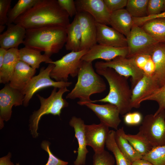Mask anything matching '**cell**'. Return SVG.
<instances>
[{"mask_svg":"<svg viewBox=\"0 0 165 165\" xmlns=\"http://www.w3.org/2000/svg\"><path fill=\"white\" fill-rule=\"evenodd\" d=\"M69 16L56 0H38L32 7L19 16L13 23L25 29L51 26L66 27Z\"/></svg>","mask_w":165,"mask_h":165,"instance_id":"6da1fadb","label":"cell"},{"mask_svg":"<svg viewBox=\"0 0 165 165\" xmlns=\"http://www.w3.org/2000/svg\"><path fill=\"white\" fill-rule=\"evenodd\" d=\"M66 28L51 26L26 29L23 43L25 47L44 52L50 57L59 52L67 39Z\"/></svg>","mask_w":165,"mask_h":165,"instance_id":"7a4b0ae2","label":"cell"},{"mask_svg":"<svg viewBox=\"0 0 165 165\" xmlns=\"http://www.w3.org/2000/svg\"><path fill=\"white\" fill-rule=\"evenodd\" d=\"M96 72L104 76L109 86V91L104 98L90 102L108 103L116 106L120 114L124 115L132 109L130 106L132 90L127 78L120 75L112 68H96Z\"/></svg>","mask_w":165,"mask_h":165,"instance_id":"3957f363","label":"cell"},{"mask_svg":"<svg viewBox=\"0 0 165 165\" xmlns=\"http://www.w3.org/2000/svg\"><path fill=\"white\" fill-rule=\"evenodd\" d=\"M77 76V82L66 98H78L79 100L77 102L78 104L90 101L91 95L101 93L106 89L104 81L95 72L92 62L82 61Z\"/></svg>","mask_w":165,"mask_h":165,"instance_id":"277c9868","label":"cell"},{"mask_svg":"<svg viewBox=\"0 0 165 165\" xmlns=\"http://www.w3.org/2000/svg\"><path fill=\"white\" fill-rule=\"evenodd\" d=\"M57 89L54 88L50 96L47 98L38 94L37 95L40 101V108L33 113L30 119V130L34 138L38 136L37 130L38 123L42 116L51 114L60 116L62 109L68 105V102L63 98V94L69 91L67 87L59 89L58 91Z\"/></svg>","mask_w":165,"mask_h":165,"instance_id":"5b68a950","label":"cell"},{"mask_svg":"<svg viewBox=\"0 0 165 165\" xmlns=\"http://www.w3.org/2000/svg\"><path fill=\"white\" fill-rule=\"evenodd\" d=\"M88 51H71L60 59L51 62L54 66L50 73L51 78L57 82H68L69 75L73 78L77 76L82 62L81 58Z\"/></svg>","mask_w":165,"mask_h":165,"instance_id":"8992f818","label":"cell"},{"mask_svg":"<svg viewBox=\"0 0 165 165\" xmlns=\"http://www.w3.org/2000/svg\"><path fill=\"white\" fill-rule=\"evenodd\" d=\"M152 148L165 145V110L156 115L145 116L138 132Z\"/></svg>","mask_w":165,"mask_h":165,"instance_id":"52a82bcc","label":"cell"},{"mask_svg":"<svg viewBox=\"0 0 165 165\" xmlns=\"http://www.w3.org/2000/svg\"><path fill=\"white\" fill-rule=\"evenodd\" d=\"M54 66L53 64L50 63L46 68L42 67L39 74L34 76L21 91L24 95L23 105L25 107L28 105L34 94L42 89L50 87L60 89L67 87L72 85L71 82H57L51 79L50 73Z\"/></svg>","mask_w":165,"mask_h":165,"instance_id":"ba28073f","label":"cell"},{"mask_svg":"<svg viewBox=\"0 0 165 165\" xmlns=\"http://www.w3.org/2000/svg\"><path fill=\"white\" fill-rule=\"evenodd\" d=\"M95 67L96 68H110L127 78L130 77L131 90L144 75L143 71L138 66L134 58L118 57L110 61H97Z\"/></svg>","mask_w":165,"mask_h":165,"instance_id":"9c48e42d","label":"cell"},{"mask_svg":"<svg viewBox=\"0 0 165 165\" xmlns=\"http://www.w3.org/2000/svg\"><path fill=\"white\" fill-rule=\"evenodd\" d=\"M126 38L128 51L127 57L128 58L143 53L151 55L153 47L158 42L141 27L135 24Z\"/></svg>","mask_w":165,"mask_h":165,"instance_id":"30bf717a","label":"cell"},{"mask_svg":"<svg viewBox=\"0 0 165 165\" xmlns=\"http://www.w3.org/2000/svg\"><path fill=\"white\" fill-rule=\"evenodd\" d=\"M24 95L20 90L6 84L0 90V127L4 126V121H7L11 118L13 106L23 104Z\"/></svg>","mask_w":165,"mask_h":165,"instance_id":"8fae6325","label":"cell"},{"mask_svg":"<svg viewBox=\"0 0 165 165\" xmlns=\"http://www.w3.org/2000/svg\"><path fill=\"white\" fill-rule=\"evenodd\" d=\"M76 16L82 32L81 50H88L97 43L96 22L90 14L86 12H78Z\"/></svg>","mask_w":165,"mask_h":165,"instance_id":"7c38bea8","label":"cell"},{"mask_svg":"<svg viewBox=\"0 0 165 165\" xmlns=\"http://www.w3.org/2000/svg\"><path fill=\"white\" fill-rule=\"evenodd\" d=\"M79 105L86 106L92 111L99 119L100 122L105 123L109 127L118 130L121 120L119 111L115 105L110 103L98 105L90 102Z\"/></svg>","mask_w":165,"mask_h":165,"instance_id":"4fadbf2b","label":"cell"},{"mask_svg":"<svg viewBox=\"0 0 165 165\" xmlns=\"http://www.w3.org/2000/svg\"><path fill=\"white\" fill-rule=\"evenodd\" d=\"M75 2L78 12L89 13L97 23L109 24L111 13L107 8L104 0H77Z\"/></svg>","mask_w":165,"mask_h":165,"instance_id":"5bb4252c","label":"cell"},{"mask_svg":"<svg viewBox=\"0 0 165 165\" xmlns=\"http://www.w3.org/2000/svg\"><path fill=\"white\" fill-rule=\"evenodd\" d=\"M109 127L100 122L97 124L86 125L85 132L87 145L91 147L94 153H100L104 149L109 130Z\"/></svg>","mask_w":165,"mask_h":165,"instance_id":"9a60e30c","label":"cell"},{"mask_svg":"<svg viewBox=\"0 0 165 165\" xmlns=\"http://www.w3.org/2000/svg\"><path fill=\"white\" fill-rule=\"evenodd\" d=\"M127 47H116L97 44L89 50L81 58V60L92 62L97 59L110 61L118 57H126L128 54Z\"/></svg>","mask_w":165,"mask_h":165,"instance_id":"2e32d148","label":"cell"},{"mask_svg":"<svg viewBox=\"0 0 165 165\" xmlns=\"http://www.w3.org/2000/svg\"><path fill=\"white\" fill-rule=\"evenodd\" d=\"M159 87L157 82L153 76L144 74L142 78L132 90L130 101L131 108H139L142 100Z\"/></svg>","mask_w":165,"mask_h":165,"instance_id":"e0dca14e","label":"cell"},{"mask_svg":"<svg viewBox=\"0 0 165 165\" xmlns=\"http://www.w3.org/2000/svg\"><path fill=\"white\" fill-rule=\"evenodd\" d=\"M97 42L99 44L116 47H127L126 37L112 27L96 23Z\"/></svg>","mask_w":165,"mask_h":165,"instance_id":"ac0fdd59","label":"cell"},{"mask_svg":"<svg viewBox=\"0 0 165 165\" xmlns=\"http://www.w3.org/2000/svg\"><path fill=\"white\" fill-rule=\"evenodd\" d=\"M7 26L6 31L0 35V47L7 50L11 48L18 49L20 45L24 43L26 29L14 23Z\"/></svg>","mask_w":165,"mask_h":165,"instance_id":"d6986e66","label":"cell"},{"mask_svg":"<svg viewBox=\"0 0 165 165\" xmlns=\"http://www.w3.org/2000/svg\"><path fill=\"white\" fill-rule=\"evenodd\" d=\"M69 125L74 128L75 137L78 142L79 147L78 155L74 162V165H84L86 163V154L89 151L87 149L85 132L84 121L80 118L75 116L72 117L69 122Z\"/></svg>","mask_w":165,"mask_h":165,"instance_id":"ffe728a7","label":"cell"},{"mask_svg":"<svg viewBox=\"0 0 165 165\" xmlns=\"http://www.w3.org/2000/svg\"><path fill=\"white\" fill-rule=\"evenodd\" d=\"M36 71L29 65L19 60L9 83L10 86L22 91L36 73Z\"/></svg>","mask_w":165,"mask_h":165,"instance_id":"44dd1931","label":"cell"},{"mask_svg":"<svg viewBox=\"0 0 165 165\" xmlns=\"http://www.w3.org/2000/svg\"><path fill=\"white\" fill-rule=\"evenodd\" d=\"M151 58L155 66L153 75L160 87L165 82V42H158L153 47Z\"/></svg>","mask_w":165,"mask_h":165,"instance_id":"7402d4cb","label":"cell"},{"mask_svg":"<svg viewBox=\"0 0 165 165\" xmlns=\"http://www.w3.org/2000/svg\"><path fill=\"white\" fill-rule=\"evenodd\" d=\"M134 24L133 17L126 9H123L111 13L109 25L126 37Z\"/></svg>","mask_w":165,"mask_h":165,"instance_id":"603a6c76","label":"cell"},{"mask_svg":"<svg viewBox=\"0 0 165 165\" xmlns=\"http://www.w3.org/2000/svg\"><path fill=\"white\" fill-rule=\"evenodd\" d=\"M19 49L11 48L7 50L2 65L0 68V83H9L19 61Z\"/></svg>","mask_w":165,"mask_h":165,"instance_id":"cb8c5ba5","label":"cell"},{"mask_svg":"<svg viewBox=\"0 0 165 165\" xmlns=\"http://www.w3.org/2000/svg\"><path fill=\"white\" fill-rule=\"evenodd\" d=\"M67 37L65 45L66 49L71 51L81 50L82 32L80 25L76 16L66 27Z\"/></svg>","mask_w":165,"mask_h":165,"instance_id":"d4e9b609","label":"cell"},{"mask_svg":"<svg viewBox=\"0 0 165 165\" xmlns=\"http://www.w3.org/2000/svg\"><path fill=\"white\" fill-rule=\"evenodd\" d=\"M19 60L26 63L33 69L38 68L40 64L44 62L50 64L53 60L41 52L24 47L19 50Z\"/></svg>","mask_w":165,"mask_h":165,"instance_id":"484cf974","label":"cell"},{"mask_svg":"<svg viewBox=\"0 0 165 165\" xmlns=\"http://www.w3.org/2000/svg\"><path fill=\"white\" fill-rule=\"evenodd\" d=\"M123 127L115 131V139L116 143L122 153L132 163L141 159L143 156L133 147L124 136Z\"/></svg>","mask_w":165,"mask_h":165,"instance_id":"4316f807","label":"cell"},{"mask_svg":"<svg viewBox=\"0 0 165 165\" xmlns=\"http://www.w3.org/2000/svg\"><path fill=\"white\" fill-rule=\"evenodd\" d=\"M142 29L158 42H165V18L148 20L141 26Z\"/></svg>","mask_w":165,"mask_h":165,"instance_id":"83f0119b","label":"cell"},{"mask_svg":"<svg viewBox=\"0 0 165 165\" xmlns=\"http://www.w3.org/2000/svg\"><path fill=\"white\" fill-rule=\"evenodd\" d=\"M115 131L110 130L107 138L105 145L108 149L114 155L116 165H131L130 162L123 155L118 148L115 139Z\"/></svg>","mask_w":165,"mask_h":165,"instance_id":"f1b7e54d","label":"cell"},{"mask_svg":"<svg viewBox=\"0 0 165 165\" xmlns=\"http://www.w3.org/2000/svg\"><path fill=\"white\" fill-rule=\"evenodd\" d=\"M38 0H19L14 7L10 9L8 15L7 26L13 23L20 15L34 6Z\"/></svg>","mask_w":165,"mask_h":165,"instance_id":"f546056e","label":"cell"},{"mask_svg":"<svg viewBox=\"0 0 165 165\" xmlns=\"http://www.w3.org/2000/svg\"><path fill=\"white\" fill-rule=\"evenodd\" d=\"M124 136L134 149L143 157L153 148L146 138L138 133L134 135L125 133Z\"/></svg>","mask_w":165,"mask_h":165,"instance_id":"4dcf8cb0","label":"cell"},{"mask_svg":"<svg viewBox=\"0 0 165 165\" xmlns=\"http://www.w3.org/2000/svg\"><path fill=\"white\" fill-rule=\"evenodd\" d=\"M149 0H128L126 9L134 18L147 16V7Z\"/></svg>","mask_w":165,"mask_h":165,"instance_id":"1f68e13d","label":"cell"},{"mask_svg":"<svg viewBox=\"0 0 165 165\" xmlns=\"http://www.w3.org/2000/svg\"><path fill=\"white\" fill-rule=\"evenodd\" d=\"M142 159L153 165H165V145L153 148Z\"/></svg>","mask_w":165,"mask_h":165,"instance_id":"d6a6232c","label":"cell"},{"mask_svg":"<svg viewBox=\"0 0 165 165\" xmlns=\"http://www.w3.org/2000/svg\"><path fill=\"white\" fill-rule=\"evenodd\" d=\"M147 101H156L158 105V108L154 114L155 116L161 112L165 110V82L152 94L144 98L141 102Z\"/></svg>","mask_w":165,"mask_h":165,"instance_id":"836d02e7","label":"cell"},{"mask_svg":"<svg viewBox=\"0 0 165 165\" xmlns=\"http://www.w3.org/2000/svg\"><path fill=\"white\" fill-rule=\"evenodd\" d=\"M93 165H114L115 160L112 156L104 150L100 153H94L93 157Z\"/></svg>","mask_w":165,"mask_h":165,"instance_id":"e575fe53","label":"cell"},{"mask_svg":"<svg viewBox=\"0 0 165 165\" xmlns=\"http://www.w3.org/2000/svg\"><path fill=\"white\" fill-rule=\"evenodd\" d=\"M50 143L47 141H44L41 144L42 149L46 151L49 155V158L47 163L45 165H68V162L62 160L56 157L51 152L49 146ZM16 165H20L16 163Z\"/></svg>","mask_w":165,"mask_h":165,"instance_id":"d590c367","label":"cell"},{"mask_svg":"<svg viewBox=\"0 0 165 165\" xmlns=\"http://www.w3.org/2000/svg\"><path fill=\"white\" fill-rule=\"evenodd\" d=\"M163 12V0H149L147 7V16L158 14Z\"/></svg>","mask_w":165,"mask_h":165,"instance_id":"8d00e7d4","label":"cell"},{"mask_svg":"<svg viewBox=\"0 0 165 165\" xmlns=\"http://www.w3.org/2000/svg\"><path fill=\"white\" fill-rule=\"evenodd\" d=\"M60 6L68 14L69 17L75 16L78 12L75 1L73 0H57Z\"/></svg>","mask_w":165,"mask_h":165,"instance_id":"74e56055","label":"cell"},{"mask_svg":"<svg viewBox=\"0 0 165 165\" xmlns=\"http://www.w3.org/2000/svg\"><path fill=\"white\" fill-rule=\"evenodd\" d=\"M143 119L141 114L138 112H129L124 115V122L128 125H138L141 123Z\"/></svg>","mask_w":165,"mask_h":165,"instance_id":"f35d334b","label":"cell"},{"mask_svg":"<svg viewBox=\"0 0 165 165\" xmlns=\"http://www.w3.org/2000/svg\"><path fill=\"white\" fill-rule=\"evenodd\" d=\"M11 0H0V25H6Z\"/></svg>","mask_w":165,"mask_h":165,"instance_id":"ab89813d","label":"cell"},{"mask_svg":"<svg viewBox=\"0 0 165 165\" xmlns=\"http://www.w3.org/2000/svg\"><path fill=\"white\" fill-rule=\"evenodd\" d=\"M128 0H104L108 11L111 13L124 9L126 7Z\"/></svg>","mask_w":165,"mask_h":165,"instance_id":"60d3db41","label":"cell"},{"mask_svg":"<svg viewBox=\"0 0 165 165\" xmlns=\"http://www.w3.org/2000/svg\"><path fill=\"white\" fill-rule=\"evenodd\" d=\"M157 18H165V11L156 15L148 16L145 17L139 18L133 17V18L134 24L140 27L145 22Z\"/></svg>","mask_w":165,"mask_h":165,"instance_id":"b9f144b4","label":"cell"},{"mask_svg":"<svg viewBox=\"0 0 165 165\" xmlns=\"http://www.w3.org/2000/svg\"><path fill=\"white\" fill-rule=\"evenodd\" d=\"M133 58L138 66L142 70L147 62L151 58V56L149 53H143L138 54Z\"/></svg>","mask_w":165,"mask_h":165,"instance_id":"7bdbcfd3","label":"cell"},{"mask_svg":"<svg viewBox=\"0 0 165 165\" xmlns=\"http://www.w3.org/2000/svg\"><path fill=\"white\" fill-rule=\"evenodd\" d=\"M142 70L144 74L148 76L153 75L155 72V66L151 58L147 62Z\"/></svg>","mask_w":165,"mask_h":165,"instance_id":"ee69618b","label":"cell"},{"mask_svg":"<svg viewBox=\"0 0 165 165\" xmlns=\"http://www.w3.org/2000/svg\"><path fill=\"white\" fill-rule=\"evenodd\" d=\"M11 156V153L9 152L7 155L1 158L0 165H14L10 160Z\"/></svg>","mask_w":165,"mask_h":165,"instance_id":"f6af8a7d","label":"cell"},{"mask_svg":"<svg viewBox=\"0 0 165 165\" xmlns=\"http://www.w3.org/2000/svg\"><path fill=\"white\" fill-rule=\"evenodd\" d=\"M131 165H153L149 161L143 159L137 160L133 163Z\"/></svg>","mask_w":165,"mask_h":165,"instance_id":"bcb514c9","label":"cell"},{"mask_svg":"<svg viewBox=\"0 0 165 165\" xmlns=\"http://www.w3.org/2000/svg\"><path fill=\"white\" fill-rule=\"evenodd\" d=\"M7 50L2 48H0V68L1 67L3 60L6 54Z\"/></svg>","mask_w":165,"mask_h":165,"instance_id":"7dc6e473","label":"cell"},{"mask_svg":"<svg viewBox=\"0 0 165 165\" xmlns=\"http://www.w3.org/2000/svg\"><path fill=\"white\" fill-rule=\"evenodd\" d=\"M5 25H0V33H2L5 28Z\"/></svg>","mask_w":165,"mask_h":165,"instance_id":"c3c4849f","label":"cell"},{"mask_svg":"<svg viewBox=\"0 0 165 165\" xmlns=\"http://www.w3.org/2000/svg\"><path fill=\"white\" fill-rule=\"evenodd\" d=\"M164 12L165 11V0H163Z\"/></svg>","mask_w":165,"mask_h":165,"instance_id":"681fc988","label":"cell"}]
</instances>
